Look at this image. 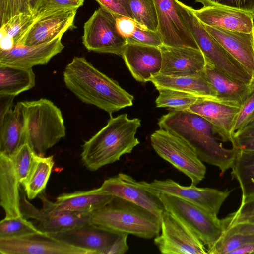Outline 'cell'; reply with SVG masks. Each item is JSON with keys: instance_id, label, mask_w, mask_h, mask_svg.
I'll use <instances>...</instances> for the list:
<instances>
[{"instance_id": "1", "label": "cell", "mask_w": 254, "mask_h": 254, "mask_svg": "<svg viewBox=\"0 0 254 254\" xmlns=\"http://www.w3.org/2000/svg\"><path fill=\"white\" fill-rule=\"evenodd\" d=\"M66 87L82 102L110 115L133 105V96L99 71L84 57H74L63 73Z\"/></svg>"}, {"instance_id": "2", "label": "cell", "mask_w": 254, "mask_h": 254, "mask_svg": "<svg viewBox=\"0 0 254 254\" xmlns=\"http://www.w3.org/2000/svg\"><path fill=\"white\" fill-rule=\"evenodd\" d=\"M160 128L186 140L202 161L219 168L224 174L231 168L238 149H227L214 136L212 125L201 116L188 111L172 110L158 120Z\"/></svg>"}, {"instance_id": "3", "label": "cell", "mask_w": 254, "mask_h": 254, "mask_svg": "<svg viewBox=\"0 0 254 254\" xmlns=\"http://www.w3.org/2000/svg\"><path fill=\"white\" fill-rule=\"evenodd\" d=\"M140 126L139 119H129L127 114L110 115L107 125L83 145L81 158L84 165L96 171L130 153L140 143L135 134Z\"/></svg>"}, {"instance_id": "4", "label": "cell", "mask_w": 254, "mask_h": 254, "mask_svg": "<svg viewBox=\"0 0 254 254\" xmlns=\"http://www.w3.org/2000/svg\"><path fill=\"white\" fill-rule=\"evenodd\" d=\"M90 215L92 224L118 234L152 239L161 230V221L156 215L142 206L116 196Z\"/></svg>"}, {"instance_id": "5", "label": "cell", "mask_w": 254, "mask_h": 254, "mask_svg": "<svg viewBox=\"0 0 254 254\" xmlns=\"http://www.w3.org/2000/svg\"><path fill=\"white\" fill-rule=\"evenodd\" d=\"M20 103L25 119L26 143L37 155L45 156L49 149L65 136L61 111L45 98Z\"/></svg>"}, {"instance_id": "6", "label": "cell", "mask_w": 254, "mask_h": 254, "mask_svg": "<svg viewBox=\"0 0 254 254\" xmlns=\"http://www.w3.org/2000/svg\"><path fill=\"white\" fill-rule=\"evenodd\" d=\"M177 5L186 25L206 62L235 81L246 85L254 83V76L233 57L208 32L196 17L193 8L177 0Z\"/></svg>"}, {"instance_id": "7", "label": "cell", "mask_w": 254, "mask_h": 254, "mask_svg": "<svg viewBox=\"0 0 254 254\" xmlns=\"http://www.w3.org/2000/svg\"><path fill=\"white\" fill-rule=\"evenodd\" d=\"M151 144L156 153L172 164L196 186L204 178L206 168L194 148L174 132L159 129L150 135Z\"/></svg>"}, {"instance_id": "8", "label": "cell", "mask_w": 254, "mask_h": 254, "mask_svg": "<svg viewBox=\"0 0 254 254\" xmlns=\"http://www.w3.org/2000/svg\"><path fill=\"white\" fill-rule=\"evenodd\" d=\"M165 210L187 224L197 235L207 250L212 247L224 234L223 220L199 206L179 197L158 193Z\"/></svg>"}, {"instance_id": "9", "label": "cell", "mask_w": 254, "mask_h": 254, "mask_svg": "<svg viewBox=\"0 0 254 254\" xmlns=\"http://www.w3.org/2000/svg\"><path fill=\"white\" fill-rule=\"evenodd\" d=\"M82 39L89 51L121 56L127 44L117 28L115 16L101 6L84 23Z\"/></svg>"}, {"instance_id": "10", "label": "cell", "mask_w": 254, "mask_h": 254, "mask_svg": "<svg viewBox=\"0 0 254 254\" xmlns=\"http://www.w3.org/2000/svg\"><path fill=\"white\" fill-rule=\"evenodd\" d=\"M161 233L154 242L163 254H206L207 249L187 224L165 210L161 219Z\"/></svg>"}, {"instance_id": "11", "label": "cell", "mask_w": 254, "mask_h": 254, "mask_svg": "<svg viewBox=\"0 0 254 254\" xmlns=\"http://www.w3.org/2000/svg\"><path fill=\"white\" fill-rule=\"evenodd\" d=\"M1 254H95L41 231L21 237L0 238Z\"/></svg>"}, {"instance_id": "12", "label": "cell", "mask_w": 254, "mask_h": 254, "mask_svg": "<svg viewBox=\"0 0 254 254\" xmlns=\"http://www.w3.org/2000/svg\"><path fill=\"white\" fill-rule=\"evenodd\" d=\"M142 182L146 188L157 193H162L179 197L216 216L231 191L228 190H220L210 188H198L191 185L184 186L170 179H155L150 183Z\"/></svg>"}, {"instance_id": "13", "label": "cell", "mask_w": 254, "mask_h": 254, "mask_svg": "<svg viewBox=\"0 0 254 254\" xmlns=\"http://www.w3.org/2000/svg\"><path fill=\"white\" fill-rule=\"evenodd\" d=\"M100 188L114 196L146 208L160 219L165 210L158 193L146 188L142 181H137L125 173L105 180Z\"/></svg>"}, {"instance_id": "14", "label": "cell", "mask_w": 254, "mask_h": 254, "mask_svg": "<svg viewBox=\"0 0 254 254\" xmlns=\"http://www.w3.org/2000/svg\"><path fill=\"white\" fill-rule=\"evenodd\" d=\"M154 1L158 18L157 31L162 37L163 45L199 49L181 16L177 0Z\"/></svg>"}, {"instance_id": "15", "label": "cell", "mask_w": 254, "mask_h": 254, "mask_svg": "<svg viewBox=\"0 0 254 254\" xmlns=\"http://www.w3.org/2000/svg\"><path fill=\"white\" fill-rule=\"evenodd\" d=\"M77 9H59L36 14L37 17L19 45L33 46L52 41L74 26Z\"/></svg>"}, {"instance_id": "16", "label": "cell", "mask_w": 254, "mask_h": 254, "mask_svg": "<svg viewBox=\"0 0 254 254\" xmlns=\"http://www.w3.org/2000/svg\"><path fill=\"white\" fill-rule=\"evenodd\" d=\"M20 205L22 216L37 220V228L47 234L65 231L91 223L90 214L71 212H56L39 209L30 203L24 190L20 188Z\"/></svg>"}, {"instance_id": "17", "label": "cell", "mask_w": 254, "mask_h": 254, "mask_svg": "<svg viewBox=\"0 0 254 254\" xmlns=\"http://www.w3.org/2000/svg\"><path fill=\"white\" fill-rule=\"evenodd\" d=\"M38 197L42 201V208L46 210L90 214L108 204L114 196L99 187L89 190L64 193L58 196L55 202L47 198L44 191Z\"/></svg>"}, {"instance_id": "18", "label": "cell", "mask_w": 254, "mask_h": 254, "mask_svg": "<svg viewBox=\"0 0 254 254\" xmlns=\"http://www.w3.org/2000/svg\"><path fill=\"white\" fill-rule=\"evenodd\" d=\"M162 65L160 73L174 77L197 76L203 74L205 58L198 49L162 45Z\"/></svg>"}, {"instance_id": "19", "label": "cell", "mask_w": 254, "mask_h": 254, "mask_svg": "<svg viewBox=\"0 0 254 254\" xmlns=\"http://www.w3.org/2000/svg\"><path fill=\"white\" fill-rule=\"evenodd\" d=\"M62 37L42 44L20 45L8 50H0V65L29 68L46 64L64 48Z\"/></svg>"}, {"instance_id": "20", "label": "cell", "mask_w": 254, "mask_h": 254, "mask_svg": "<svg viewBox=\"0 0 254 254\" xmlns=\"http://www.w3.org/2000/svg\"><path fill=\"white\" fill-rule=\"evenodd\" d=\"M48 234L66 243L93 251L95 254H109L120 234L89 223Z\"/></svg>"}, {"instance_id": "21", "label": "cell", "mask_w": 254, "mask_h": 254, "mask_svg": "<svg viewBox=\"0 0 254 254\" xmlns=\"http://www.w3.org/2000/svg\"><path fill=\"white\" fill-rule=\"evenodd\" d=\"M240 107L219 101L202 99L190 106L185 111L196 114L208 121L224 142H233V128Z\"/></svg>"}, {"instance_id": "22", "label": "cell", "mask_w": 254, "mask_h": 254, "mask_svg": "<svg viewBox=\"0 0 254 254\" xmlns=\"http://www.w3.org/2000/svg\"><path fill=\"white\" fill-rule=\"evenodd\" d=\"M122 57L138 82L146 83L152 76L160 73L162 58L159 47L127 44Z\"/></svg>"}, {"instance_id": "23", "label": "cell", "mask_w": 254, "mask_h": 254, "mask_svg": "<svg viewBox=\"0 0 254 254\" xmlns=\"http://www.w3.org/2000/svg\"><path fill=\"white\" fill-rule=\"evenodd\" d=\"M193 12L208 26L246 33L254 30V16L246 12L220 6H203Z\"/></svg>"}, {"instance_id": "24", "label": "cell", "mask_w": 254, "mask_h": 254, "mask_svg": "<svg viewBox=\"0 0 254 254\" xmlns=\"http://www.w3.org/2000/svg\"><path fill=\"white\" fill-rule=\"evenodd\" d=\"M204 26L215 40L254 76V30L246 33Z\"/></svg>"}, {"instance_id": "25", "label": "cell", "mask_w": 254, "mask_h": 254, "mask_svg": "<svg viewBox=\"0 0 254 254\" xmlns=\"http://www.w3.org/2000/svg\"><path fill=\"white\" fill-rule=\"evenodd\" d=\"M20 184L11 157L0 153V203L4 210L5 218L22 216Z\"/></svg>"}, {"instance_id": "26", "label": "cell", "mask_w": 254, "mask_h": 254, "mask_svg": "<svg viewBox=\"0 0 254 254\" xmlns=\"http://www.w3.org/2000/svg\"><path fill=\"white\" fill-rule=\"evenodd\" d=\"M25 143V119L18 102L0 117V153L11 157Z\"/></svg>"}, {"instance_id": "27", "label": "cell", "mask_w": 254, "mask_h": 254, "mask_svg": "<svg viewBox=\"0 0 254 254\" xmlns=\"http://www.w3.org/2000/svg\"><path fill=\"white\" fill-rule=\"evenodd\" d=\"M203 75L214 90L218 100L240 107L254 89V84L238 82L206 62Z\"/></svg>"}, {"instance_id": "28", "label": "cell", "mask_w": 254, "mask_h": 254, "mask_svg": "<svg viewBox=\"0 0 254 254\" xmlns=\"http://www.w3.org/2000/svg\"><path fill=\"white\" fill-rule=\"evenodd\" d=\"M149 81L156 89H173L219 101L214 90L204 77L203 73L200 76L186 77L170 76L159 73L152 76Z\"/></svg>"}, {"instance_id": "29", "label": "cell", "mask_w": 254, "mask_h": 254, "mask_svg": "<svg viewBox=\"0 0 254 254\" xmlns=\"http://www.w3.org/2000/svg\"><path fill=\"white\" fill-rule=\"evenodd\" d=\"M35 85L32 68L0 65V95L16 96Z\"/></svg>"}, {"instance_id": "30", "label": "cell", "mask_w": 254, "mask_h": 254, "mask_svg": "<svg viewBox=\"0 0 254 254\" xmlns=\"http://www.w3.org/2000/svg\"><path fill=\"white\" fill-rule=\"evenodd\" d=\"M54 164L53 156H41L36 154L31 171L21 184L29 200H32L44 191Z\"/></svg>"}, {"instance_id": "31", "label": "cell", "mask_w": 254, "mask_h": 254, "mask_svg": "<svg viewBox=\"0 0 254 254\" xmlns=\"http://www.w3.org/2000/svg\"><path fill=\"white\" fill-rule=\"evenodd\" d=\"M231 168L232 178L240 184L242 196L254 195V151L238 150Z\"/></svg>"}, {"instance_id": "32", "label": "cell", "mask_w": 254, "mask_h": 254, "mask_svg": "<svg viewBox=\"0 0 254 254\" xmlns=\"http://www.w3.org/2000/svg\"><path fill=\"white\" fill-rule=\"evenodd\" d=\"M128 14L141 27L158 30V18L154 0H127Z\"/></svg>"}, {"instance_id": "33", "label": "cell", "mask_w": 254, "mask_h": 254, "mask_svg": "<svg viewBox=\"0 0 254 254\" xmlns=\"http://www.w3.org/2000/svg\"><path fill=\"white\" fill-rule=\"evenodd\" d=\"M159 95L155 100L157 107L171 110L185 111L202 99H209L191 93L166 88H157ZM211 100V99H210Z\"/></svg>"}, {"instance_id": "34", "label": "cell", "mask_w": 254, "mask_h": 254, "mask_svg": "<svg viewBox=\"0 0 254 254\" xmlns=\"http://www.w3.org/2000/svg\"><path fill=\"white\" fill-rule=\"evenodd\" d=\"M41 231L23 216L5 217L0 222V238L21 237Z\"/></svg>"}, {"instance_id": "35", "label": "cell", "mask_w": 254, "mask_h": 254, "mask_svg": "<svg viewBox=\"0 0 254 254\" xmlns=\"http://www.w3.org/2000/svg\"><path fill=\"white\" fill-rule=\"evenodd\" d=\"M36 17V13L32 15L22 14L15 16L0 27V34L8 36L13 40L14 47L18 46Z\"/></svg>"}, {"instance_id": "36", "label": "cell", "mask_w": 254, "mask_h": 254, "mask_svg": "<svg viewBox=\"0 0 254 254\" xmlns=\"http://www.w3.org/2000/svg\"><path fill=\"white\" fill-rule=\"evenodd\" d=\"M254 242V234L253 233L223 234L212 247L207 250V254H232L241 247Z\"/></svg>"}, {"instance_id": "37", "label": "cell", "mask_w": 254, "mask_h": 254, "mask_svg": "<svg viewBox=\"0 0 254 254\" xmlns=\"http://www.w3.org/2000/svg\"><path fill=\"white\" fill-rule=\"evenodd\" d=\"M222 220L226 230L238 224H254V195L242 196L241 204L238 209Z\"/></svg>"}, {"instance_id": "38", "label": "cell", "mask_w": 254, "mask_h": 254, "mask_svg": "<svg viewBox=\"0 0 254 254\" xmlns=\"http://www.w3.org/2000/svg\"><path fill=\"white\" fill-rule=\"evenodd\" d=\"M36 154L25 143L11 156L15 171L21 184L28 176L32 168Z\"/></svg>"}, {"instance_id": "39", "label": "cell", "mask_w": 254, "mask_h": 254, "mask_svg": "<svg viewBox=\"0 0 254 254\" xmlns=\"http://www.w3.org/2000/svg\"><path fill=\"white\" fill-rule=\"evenodd\" d=\"M32 15L28 0H0V27L13 17L22 14Z\"/></svg>"}, {"instance_id": "40", "label": "cell", "mask_w": 254, "mask_h": 254, "mask_svg": "<svg viewBox=\"0 0 254 254\" xmlns=\"http://www.w3.org/2000/svg\"><path fill=\"white\" fill-rule=\"evenodd\" d=\"M127 44L159 47L163 44L159 32L144 28L138 25L133 34L126 39Z\"/></svg>"}, {"instance_id": "41", "label": "cell", "mask_w": 254, "mask_h": 254, "mask_svg": "<svg viewBox=\"0 0 254 254\" xmlns=\"http://www.w3.org/2000/svg\"><path fill=\"white\" fill-rule=\"evenodd\" d=\"M254 119V89L240 106L233 126V134L242 129Z\"/></svg>"}, {"instance_id": "42", "label": "cell", "mask_w": 254, "mask_h": 254, "mask_svg": "<svg viewBox=\"0 0 254 254\" xmlns=\"http://www.w3.org/2000/svg\"><path fill=\"white\" fill-rule=\"evenodd\" d=\"M232 147L238 150L254 151V119L233 134Z\"/></svg>"}, {"instance_id": "43", "label": "cell", "mask_w": 254, "mask_h": 254, "mask_svg": "<svg viewBox=\"0 0 254 254\" xmlns=\"http://www.w3.org/2000/svg\"><path fill=\"white\" fill-rule=\"evenodd\" d=\"M203 6L227 7L252 14L254 16V0H194Z\"/></svg>"}, {"instance_id": "44", "label": "cell", "mask_w": 254, "mask_h": 254, "mask_svg": "<svg viewBox=\"0 0 254 254\" xmlns=\"http://www.w3.org/2000/svg\"><path fill=\"white\" fill-rule=\"evenodd\" d=\"M84 1V0H45L36 14L59 9H78L83 5Z\"/></svg>"}, {"instance_id": "45", "label": "cell", "mask_w": 254, "mask_h": 254, "mask_svg": "<svg viewBox=\"0 0 254 254\" xmlns=\"http://www.w3.org/2000/svg\"><path fill=\"white\" fill-rule=\"evenodd\" d=\"M116 26L119 33L126 39L130 37L134 32L138 25L132 18L124 15L115 16Z\"/></svg>"}, {"instance_id": "46", "label": "cell", "mask_w": 254, "mask_h": 254, "mask_svg": "<svg viewBox=\"0 0 254 254\" xmlns=\"http://www.w3.org/2000/svg\"><path fill=\"white\" fill-rule=\"evenodd\" d=\"M101 7L107 10L114 16L124 15L129 17L124 6L119 0H95Z\"/></svg>"}, {"instance_id": "47", "label": "cell", "mask_w": 254, "mask_h": 254, "mask_svg": "<svg viewBox=\"0 0 254 254\" xmlns=\"http://www.w3.org/2000/svg\"><path fill=\"white\" fill-rule=\"evenodd\" d=\"M127 234H120L112 246L109 254H123L128 250Z\"/></svg>"}, {"instance_id": "48", "label": "cell", "mask_w": 254, "mask_h": 254, "mask_svg": "<svg viewBox=\"0 0 254 254\" xmlns=\"http://www.w3.org/2000/svg\"><path fill=\"white\" fill-rule=\"evenodd\" d=\"M234 233L254 234V224H244L234 225L227 229L224 234L230 235Z\"/></svg>"}, {"instance_id": "49", "label": "cell", "mask_w": 254, "mask_h": 254, "mask_svg": "<svg viewBox=\"0 0 254 254\" xmlns=\"http://www.w3.org/2000/svg\"><path fill=\"white\" fill-rule=\"evenodd\" d=\"M14 97L12 95H0V117L12 108Z\"/></svg>"}, {"instance_id": "50", "label": "cell", "mask_w": 254, "mask_h": 254, "mask_svg": "<svg viewBox=\"0 0 254 254\" xmlns=\"http://www.w3.org/2000/svg\"><path fill=\"white\" fill-rule=\"evenodd\" d=\"M14 47L13 40L5 34H0V50H8Z\"/></svg>"}, {"instance_id": "51", "label": "cell", "mask_w": 254, "mask_h": 254, "mask_svg": "<svg viewBox=\"0 0 254 254\" xmlns=\"http://www.w3.org/2000/svg\"><path fill=\"white\" fill-rule=\"evenodd\" d=\"M232 254H254V242L248 243L237 250L234 251Z\"/></svg>"}, {"instance_id": "52", "label": "cell", "mask_w": 254, "mask_h": 254, "mask_svg": "<svg viewBox=\"0 0 254 254\" xmlns=\"http://www.w3.org/2000/svg\"><path fill=\"white\" fill-rule=\"evenodd\" d=\"M45 0H28L31 11L32 14L36 13Z\"/></svg>"}, {"instance_id": "53", "label": "cell", "mask_w": 254, "mask_h": 254, "mask_svg": "<svg viewBox=\"0 0 254 254\" xmlns=\"http://www.w3.org/2000/svg\"><path fill=\"white\" fill-rule=\"evenodd\" d=\"M122 3V4H123V5L124 6V7L125 8L126 10H127V13H128V8H127V0H119Z\"/></svg>"}]
</instances>
